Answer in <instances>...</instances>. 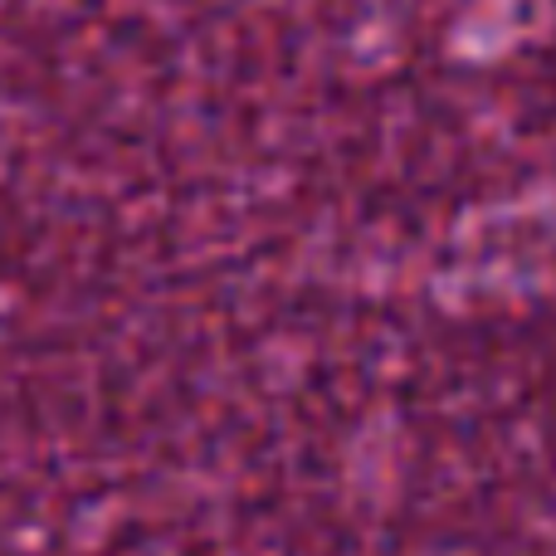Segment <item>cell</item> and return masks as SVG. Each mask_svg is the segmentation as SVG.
I'll list each match as a JSON object with an SVG mask.
<instances>
[]
</instances>
